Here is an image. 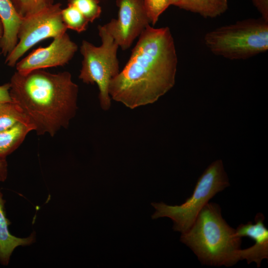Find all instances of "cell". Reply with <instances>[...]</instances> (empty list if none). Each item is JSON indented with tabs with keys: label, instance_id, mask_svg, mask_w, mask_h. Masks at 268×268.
<instances>
[{
	"label": "cell",
	"instance_id": "obj_1",
	"mask_svg": "<svg viewBox=\"0 0 268 268\" xmlns=\"http://www.w3.org/2000/svg\"><path fill=\"white\" fill-rule=\"evenodd\" d=\"M177 64L170 28L148 25L127 63L110 83L111 99L131 109L155 102L174 86Z\"/></svg>",
	"mask_w": 268,
	"mask_h": 268
},
{
	"label": "cell",
	"instance_id": "obj_18",
	"mask_svg": "<svg viewBox=\"0 0 268 268\" xmlns=\"http://www.w3.org/2000/svg\"><path fill=\"white\" fill-rule=\"evenodd\" d=\"M23 17L36 12L54 3V0H11Z\"/></svg>",
	"mask_w": 268,
	"mask_h": 268
},
{
	"label": "cell",
	"instance_id": "obj_17",
	"mask_svg": "<svg viewBox=\"0 0 268 268\" xmlns=\"http://www.w3.org/2000/svg\"><path fill=\"white\" fill-rule=\"evenodd\" d=\"M67 4L77 8L89 22H93L101 15L99 0H67Z\"/></svg>",
	"mask_w": 268,
	"mask_h": 268
},
{
	"label": "cell",
	"instance_id": "obj_13",
	"mask_svg": "<svg viewBox=\"0 0 268 268\" xmlns=\"http://www.w3.org/2000/svg\"><path fill=\"white\" fill-rule=\"evenodd\" d=\"M171 5L195 13L204 18H213L225 13L228 0H170Z\"/></svg>",
	"mask_w": 268,
	"mask_h": 268
},
{
	"label": "cell",
	"instance_id": "obj_2",
	"mask_svg": "<svg viewBox=\"0 0 268 268\" xmlns=\"http://www.w3.org/2000/svg\"><path fill=\"white\" fill-rule=\"evenodd\" d=\"M9 83L12 101L39 135L54 136L68 127L76 113L78 86L68 71H15Z\"/></svg>",
	"mask_w": 268,
	"mask_h": 268
},
{
	"label": "cell",
	"instance_id": "obj_23",
	"mask_svg": "<svg viewBox=\"0 0 268 268\" xmlns=\"http://www.w3.org/2000/svg\"><path fill=\"white\" fill-rule=\"evenodd\" d=\"M2 35H3V27H2V23H1V20L0 19V40L1 38H2ZM0 54H1V52L0 51Z\"/></svg>",
	"mask_w": 268,
	"mask_h": 268
},
{
	"label": "cell",
	"instance_id": "obj_20",
	"mask_svg": "<svg viewBox=\"0 0 268 268\" xmlns=\"http://www.w3.org/2000/svg\"><path fill=\"white\" fill-rule=\"evenodd\" d=\"M252 2L261 17L268 21V0H252Z\"/></svg>",
	"mask_w": 268,
	"mask_h": 268
},
{
	"label": "cell",
	"instance_id": "obj_7",
	"mask_svg": "<svg viewBox=\"0 0 268 268\" xmlns=\"http://www.w3.org/2000/svg\"><path fill=\"white\" fill-rule=\"evenodd\" d=\"M61 6L60 3H54L23 17L17 44L6 57L5 63L7 66L15 67L19 59L40 42L66 32L67 29L62 18Z\"/></svg>",
	"mask_w": 268,
	"mask_h": 268
},
{
	"label": "cell",
	"instance_id": "obj_11",
	"mask_svg": "<svg viewBox=\"0 0 268 268\" xmlns=\"http://www.w3.org/2000/svg\"><path fill=\"white\" fill-rule=\"evenodd\" d=\"M23 16L11 0H0V19L3 27V35L0 40V51L6 57L18 42V33Z\"/></svg>",
	"mask_w": 268,
	"mask_h": 268
},
{
	"label": "cell",
	"instance_id": "obj_6",
	"mask_svg": "<svg viewBox=\"0 0 268 268\" xmlns=\"http://www.w3.org/2000/svg\"><path fill=\"white\" fill-rule=\"evenodd\" d=\"M98 30L101 45L96 46L86 40L81 42L83 60L79 78L85 83L97 84L100 106L107 111L111 106L109 85L120 71L117 57L119 47L103 25H98Z\"/></svg>",
	"mask_w": 268,
	"mask_h": 268
},
{
	"label": "cell",
	"instance_id": "obj_14",
	"mask_svg": "<svg viewBox=\"0 0 268 268\" xmlns=\"http://www.w3.org/2000/svg\"><path fill=\"white\" fill-rule=\"evenodd\" d=\"M28 123L20 122L12 127L0 132V158L6 157L15 150L23 142L27 134L34 131Z\"/></svg>",
	"mask_w": 268,
	"mask_h": 268
},
{
	"label": "cell",
	"instance_id": "obj_22",
	"mask_svg": "<svg viewBox=\"0 0 268 268\" xmlns=\"http://www.w3.org/2000/svg\"><path fill=\"white\" fill-rule=\"evenodd\" d=\"M7 162L5 158H0V182H4L7 177Z\"/></svg>",
	"mask_w": 268,
	"mask_h": 268
},
{
	"label": "cell",
	"instance_id": "obj_5",
	"mask_svg": "<svg viewBox=\"0 0 268 268\" xmlns=\"http://www.w3.org/2000/svg\"><path fill=\"white\" fill-rule=\"evenodd\" d=\"M221 160L210 164L198 179L191 196L181 205L152 202L155 209L153 219L167 217L173 222V229L182 233L192 226L200 211L216 194L229 186Z\"/></svg>",
	"mask_w": 268,
	"mask_h": 268
},
{
	"label": "cell",
	"instance_id": "obj_8",
	"mask_svg": "<svg viewBox=\"0 0 268 268\" xmlns=\"http://www.w3.org/2000/svg\"><path fill=\"white\" fill-rule=\"evenodd\" d=\"M116 5L118 18L103 26L119 47L127 50L150 23L143 0H116Z\"/></svg>",
	"mask_w": 268,
	"mask_h": 268
},
{
	"label": "cell",
	"instance_id": "obj_21",
	"mask_svg": "<svg viewBox=\"0 0 268 268\" xmlns=\"http://www.w3.org/2000/svg\"><path fill=\"white\" fill-rule=\"evenodd\" d=\"M9 82L0 85V103L12 102L9 93Z\"/></svg>",
	"mask_w": 268,
	"mask_h": 268
},
{
	"label": "cell",
	"instance_id": "obj_19",
	"mask_svg": "<svg viewBox=\"0 0 268 268\" xmlns=\"http://www.w3.org/2000/svg\"><path fill=\"white\" fill-rule=\"evenodd\" d=\"M150 23L154 25L160 16L171 5L170 0H143Z\"/></svg>",
	"mask_w": 268,
	"mask_h": 268
},
{
	"label": "cell",
	"instance_id": "obj_12",
	"mask_svg": "<svg viewBox=\"0 0 268 268\" xmlns=\"http://www.w3.org/2000/svg\"><path fill=\"white\" fill-rule=\"evenodd\" d=\"M5 201L3 199L0 191V263L7 266L14 250L19 246L29 245L35 239L33 232L30 236L20 238L12 235L9 231L10 221L6 218L4 208Z\"/></svg>",
	"mask_w": 268,
	"mask_h": 268
},
{
	"label": "cell",
	"instance_id": "obj_4",
	"mask_svg": "<svg viewBox=\"0 0 268 268\" xmlns=\"http://www.w3.org/2000/svg\"><path fill=\"white\" fill-rule=\"evenodd\" d=\"M204 42L214 55L229 60H244L268 50V21L249 18L206 33Z\"/></svg>",
	"mask_w": 268,
	"mask_h": 268
},
{
	"label": "cell",
	"instance_id": "obj_15",
	"mask_svg": "<svg viewBox=\"0 0 268 268\" xmlns=\"http://www.w3.org/2000/svg\"><path fill=\"white\" fill-rule=\"evenodd\" d=\"M20 122L29 123L15 104L13 102L0 103V132Z\"/></svg>",
	"mask_w": 268,
	"mask_h": 268
},
{
	"label": "cell",
	"instance_id": "obj_3",
	"mask_svg": "<svg viewBox=\"0 0 268 268\" xmlns=\"http://www.w3.org/2000/svg\"><path fill=\"white\" fill-rule=\"evenodd\" d=\"M180 241L202 265L231 267L240 261L241 238L223 218L217 203L208 202L205 205L190 228L182 233Z\"/></svg>",
	"mask_w": 268,
	"mask_h": 268
},
{
	"label": "cell",
	"instance_id": "obj_9",
	"mask_svg": "<svg viewBox=\"0 0 268 268\" xmlns=\"http://www.w3.org/2000/svg\"><path fill=\"white\" fill-rule=\"evenodd\" d=\"M78 46L65 32L54 38L45 47H40L18 62L16 71L26 73L36 69L64 66L72 59Z\"/></svg>",
	"mask_w": 268,
	"mask_h": 268
},
{
	"label": "cell",
	"instance_id": "obj_16",
	"mask_svg": "<svg viewBox=\"0 0 268 268\" xmlns=\"http://www.w3.org/2000/svg\"><path fill=\"white\" fill-rule=\"evenodd\" d=\"M62 18L67 29H70L78 33L87 29L89 22L74 6L67 4V6L62 9Z\"/></svg>",
	"mask_w": 268,
	"mask_h": 268
},
{
	"label": "cell",
	"instance_id": "obj_10",
	"mask_svg": "<svg viewBox=\"0 0 268 268\" xmlns=\"http://www.w3.org/2000/svg\"><path fill=\"white\" fill-rule=\"evenodd\" d=\"M265 216L258 213L255 217V223L248 222L241 224L235 229L237 236L249 237L255 241V244L245 249L239 251L240 260H245L248 264L255 262L260 267L262 261L268 259V230L265 225Z\"/></svg>",
	"mask_w": 268,
	"mask_h": 268
}]
</instances>
